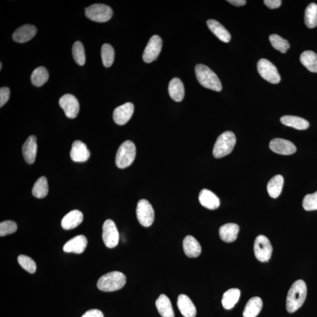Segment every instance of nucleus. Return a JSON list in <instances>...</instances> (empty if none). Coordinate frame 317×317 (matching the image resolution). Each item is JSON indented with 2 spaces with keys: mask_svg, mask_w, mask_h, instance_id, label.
I'll return each mask as SVG.
<instances>
[{
  "mask_svg": "<svg viewBox=\"0 0 317 317\" xmlns=\"http://www.w3.org/2000/svg\"><path fill=\"white\" fill-rule=\"evenodd\" d=\"M308 288L306 282L299 280L295 282L290 288L286 299V308L293 313L301 308L306 299Z\"/></svg>",
  "mask_w": 317,
  "mask_h": 317,
  "instance_id": "obj_1",
  "label": "nucleus"
},
{
  "mask_svg": "<svg viewBox=\"0 0 317 317\" xmlns=\"http://www.w3.org/2000/svg\"><path fill=\"white\" fill-rule=\"evenodd\" d=\"M195 74L200 85L209 90L220 92L222 86L220 80L213 70L203 64L195 67Z\"/></svg>",
  "mask_w": 317,
  "mask_h": 317,
  "instance_id": "obj_2",
  "label": "nucleus"
},
{
  "mask_svg": "<svg viewBox=\"0 0 317 317\" xmlns=\"http://www.w3.org/2000/svg\"><path fill=\"white\" fill-rule=\"evenodd\" d=\"M126 282V276L122 272H112L101 276L97 286L101 291L112 292L123 288Z\"/></svg>",
  "mask_w": 317,
  "mask_h": 317,
  "instance_id": "obj_3",
  "label": "nucleus"
},
{
  "mask_svg": "<svg viewBox=\"0 0 317 317\" xmlns=\"http://www.w3.org/2000/svg\"><path fill=\"white\" fill-rule=\"evenodd\" d=\"M236 143L235 134L231 131H226L218 138L214 145L213 154L216 158H222L230 154Z\"/></svg>",
  "mask_w": 317,
  "mask_h": 317,
  "instance_id": "obj_4",
  "label": "nucleus"
},
{
  "mask_svg": "<svg viewBox=\"0 0 317 317\" xmlns=\"http://www.w3.org/2000/svg\"><path fill=\"white\" fill-rule=\"evenodd\" d=\"M136 145L130 140H126L120 145L117 151L116 163L117 167L124 168L130 166L136 157Z\"/></svg>",
  "mask_w": 317,
  "mask_h": 317,
  "instance_id": "obj_5",
  "label": "nucleus"
},
{
  "mask_svg": "<svg viewBox=\"0 0 317 317\" xmlns=\"http://www.w3.org/2000/svg\"><path fill=\"white\" fill-rule=\"evenodd\" d=\"M87 18L97 22H106L112 18L113 12L108 6L103 4H95L86 9Z\"/></svg>",
  "mask_w": 317,
  "mask_h": 317,
  "instance_id": "obj_6",
  "label": "nucleus"
},
{
  "mask_svg": "<svg viewBox=\"0 0 317 317\" xmlns=\"http://www.w3.org/2000/svg\"><path fill=\"white\" fill-rule=\"evenodd\" d=\"M138 222L145 228L150 226L154 219V212L149 201L142 200L138 202L136 208Z\"/></svg>",
  "mask_w": 317,
  "mask_h": 317,
  "instance_id": "obj_7",
  "label": "nucleus"
},
{
  "mask_svg": "<svg viewBox=\"0 0 317 317\" xmlns=\"http://www.w3.org/2000/svg\"><path fill=\"white\" fill-rule=\"evenodd\" d=\"M258 70L263 79L272 84L280 82L281 77L274 64L266 59H261L258 63Z\"/></svg>",
  "mask_w": 317,
  "mask_h": 317,
  "instance_id": "obj_8",
  "label": "nucleus"
},
{
  "mask_svg": "<svg viewBox=\"0 0 317 317\" xmlns=\"http://www.w3.org/2000/svg\"><path fill=\"white\" fill-rule=\"evenodd\" d=\"M254 251L258 260L262 262H268L272 252V246L268 238L265 236H258L254 242Z\"/></svg>",
  "mask_w": 317,
  "mask_h": 317,
  "instance_id": "obj_9",
  "label": "nucleus"
},
{
  "mask_svg": "<svg viewBox=\"0 0 317 317\" xmlns=\"http://www.w3.org/2000/svg\"><path fill=\"white\" fill-rule=\"evenodd\" d=\"M102 239L108 248H116L120 240V234L116 224L110 219L104 222L102 227Z\"/></svg>",
  "mask_w": 317,
  "mask_h": 317,
  "instance_id": "obj_10",
  "label": "nucleus"
},
{
  "mask_svg": "<svg viewBox=\"0 0 317 317\" xmlns=\"http://www.w3.org/2000/svg\"><path fill=\"white\" fill-rule=\"evenodd\" d=\"M162 47V40L160 37L157 35L152 36L144 50L143 54L144 62L146 63H151L156 60L160 54Z\"/></svg>",
  "mask_w": 317,
  "mask_h": 317,
  "instance_id": "obj_11",
  "label": "nucleus"
},
{
  "mask_svg": "<svg viewBox=\"0 0 317 317\" xmlns=\"http://www.w3.org/2000/svg\"><path fill=\"white\" fill-rule=\"evenodd\" d=\"M59 104L65 112L66 116L70 119L76 118L80 111V104L75 96L72 94H66L59 100Z\"/></svg>",
  "mask_w": 317,
  "mask_h": 317,
  "instance_id": "obj_12",
  "label": "nucleus"
},
{
  "mask_svg": "<svg viewBox=\"0 0 317 317\" xmlns=\"http://www.w3.org/2000/svg\"><path fill=\"white\" fill-rule=\"evenodd\" d=\"M134 112L133 104L127 102L116 108L113 113L114 122L119 126L126 124L130 120Z\"/></svg>",
  "mask_w": 317,
  "mask_h": 317,
  "instance_id": "obj_13",
  "label": "nucleus"
},
{
  "mask_svg": "<svg viewBox=\"0 0 317 317\" xmlns=\"http://www.w3.org/2000/svg\"><path fill=\"white\" fill-rule=\"evenodd\" d=\"M269 147L274 152L282 155L292 154L296 150L294 144L282 138H276L272 140L270 142Z\"/></svg>",
  "mask_w": 317,
  "mask_h": 317,
  "instance_id": "obj_14",
  "label": "nucleus"
},
{
  "mask_svg": "<svg viewBox=\"0 0 317 317\" xmlns=\"http://www.w3.org/2000/svg\"><path fill=\"white\" fill-rule=\"evenodd\" d=\"M70 156L76 162H85L89 160L90 152L82 142L76 140L72 144Z\"/></svg>",
  "mask_w": 317,
  "mask_h": 317,
  "instance_id": "obj_15",
  "label": "nucleus"
},
{
  "mask_svg": "<svg viewBox=\"0 0 317 317\" xmlns=\"http://www.w3.org/2000/svg\"><path fill=\"white\" fill-rule=\"evenodd\" d=\"M87 244L88 240L86 236L78 235L67 242L64 246L63 250L66 252L80 254L85 251Z\"/></svg>",
  "mask_w": 317,
  "mask_h": 317,
  "instance_id": "obj_16",
  "label": "nucleus"
},
{
  "mask_svg": "<svg viewBox=\"0 0 317 317\" xmlns=\"http://www.w3.org/2000/svg\"><path fill=\"white\" fill-rule=\"evenodd\" d=\"M36 28L30 24L24 25L16 29L12 34L14 41L18 43L28 42L35 36Z\"/></svg>",
  "mask_w": 317,
  "mask_h": 317,
  "instance_id": "obj_17",
  "label": "nucleus"
},
{
  "mask_svg": "<svg viewBox=\"0 0 317 317\" xmlns=\"http://www.w3.org/2000/svg\"><path fill=\"white\" fill-rule=\"evenodd\" d=\"M198 200L204 207L209 210H216L220 206V202L219 198L214 192L206 188L200 191Z\"/></svg>",
  "mask_w": 317,
  "mask_h": 317,
  "instance_id": "obj_18",
  "label": "nucleus"
},
{
  "mask_svg": "<svg viewBox=\"0 0 317 317\" xmlns=\"http://www.w3.org/2000/svg\"><path fill=\"white\" fill-rule=\"evenodd\" d=\"M22 152L23 157L26 163H34L37 152L36 138L35 136L28 137L23 144Z\"/></svg>",
  "mask_w": 317,
  "mask_h": 317,
  "instance_id": "obj_19",
  "label": "nucleus"
},
{
  "mask_svg": "<svg viewBox=\"0 0 317 317\" xmlns=\"http://www.w3.org/2000/svg\"><path fill=\"white\" fill-rule=\"evenodd\" d=\"M177 305L180 313L184 317H195L196 316V308L188 296L180 295L178 296Z\"/></svg>",
  "mask_w": 317,
  "mask_h": 317,
  "instance_id": "obj_20",
  "label": "nucleus"
},
{
  "mask_svg": "<svg viewBox=\"0 0 317 317\" xmlns=\"http://www.w3.org/2000/svg\"><path fill=\"white\" fill-rule=\"evenodd\" d=\"M84 216L82 212L74 210L67 214L62 221V226L65 230H72L78 226L83 222Z\"/></svg>",
  "mask_w": 317,
  "mask_h": 317,
  "instance_id": "obj_21",
  "label": "nucleus"
},
{
  "mask_svg": "<svg viewBox=\"0 0 317 317\" xmlns=\"http://www.w3.org/2000/svg\"><path fill=\"white\" fill-rule=\"evenodd\" d=\"M183 247L185 254L190 258H196L200 256L202 252L201 246L193 236H187L183 242Z\"/></svg>",
  "mask_w": 317,
  "mask_h": 317,
  "instance_id": "obj_22",
  "label": "nucleus"
},
{
  "mask_svg": "<svg viewBox=\"0 0 317 317\" xmlns=\"http://www.w3.org/2000/svg\"><path fill=\"white\" fill-rule=\"evenodd\" d=\"M240 228L235 224H228L222 225L219 229V236L222 240L226 242H234L238 238Z\"/></svg>",
  "mask_w": 317,
  "mask_h": 317,
  "instance_id": "obj_23",
  "label": "nucleus"
},
{
  "mask_svg": "<svg viewBox=\"0 0 317 317\" xmlns=\"http://www.w3.org/2000/svg\"><path fill=\"white\" fill-rule=\"evenodd\" d=\"M207 25L209 30L220 40V41L228 43L231 40L230 34L216 20H208Z\"/></svg>",
  "mask_w": 317,
  "mask_h": 317,
  "instance_id": "obj_24",
  "label": "nucleus"
},
{
  "mask_svg": "<svg viewBox=\"0 0 317 317\" xmlns=\"http://www.w3.org/2000/svg\"><path fill=\"white\" fill-rule=\"evenodd\" d=\"M168 94L171 98L176 102H181L184 96L183 82L178 78H174L168 84Z\"/></svg>",
  "mask_w": 317,
  "mask_h": 317,
  "instance_id": "obj_25",
  "label": "nucleus"
},
{
  "mask_svg": "<svg viewBox=\"0 0 317 317\" xmlns=\"http://www.w3.org/2000/svg\"><path fill=\"white\" fill-rule=\"evenodd\" d=\"M156 306L158 313L162 317H174L172 306L170 298L166 295L161 294L156 301Z\"/></svg>",
  "mask_w": 317,
  "mask_h": 317,
  "instance_id": "obj_26",
  "label": "nucleus"
},
{
  "mask_svg": "<svg viewBox=\"0 0 317 317\" xmlns=\"http://www.w3.org/2000/svg\"><path fill=\"white\" fill-rule=\"evenodd\" d=\"M262 308V302L258 296L250 299L244 309V317H256L260 312Z\"/></svg>",
  "mask_w": 317,
  "mask_h": 317,
  "instance_id": "obj_27",
  "label": "nucleus"
},
{
  "mask_svg": "<svg viewBox=\"0 0 317 317\" xmlns=\"http://www.w3.org/2000/svg\"><path fill=\"white\" fill-rule=\"evenodd\" d=\"M280 121L284 126L292 127L298 130H306L310 126V124L308 120L301 117L296 116H283L281 118Z\"/></svg>",
  "mask_w": 317,
  "mask_h": 317,
  "instance_id": "obj_28",
  "label": "nucleus"
},
{
  "mask_svg": "<svg viewBox=\"0 0 317 317\" xmlns=\"http://www.w3.org/2000/svg\"><path fill=\"white\" fill-rule=\"evenodd\" d=\"M240 296V290L232 288L224 293L222 298V305L226 310H231L238 302Z\"/></svg>",
  "mask_w": 317,
  "mask_h": 317,
  "instance_id": "obj_29",
  "label": "nucleus"
},
{
  "mask_svg": "<svg viewBox=\"0 0 317 317\" xmlns=\"http://www.w3.org/2000/svg\"><path fill=\"white\" fill-rule=\"evenodd\" d=\"M283 184H284V178L282 175H276L272 178L268 184V192L272 198H278L281 194Z\"/></svg>",
  "mask_w": 317,
  "mask_h": 317,
  "instance_id": "obj_30",
  "label": "nucleus"
},
{
  "mask_svg": "<svg viewBox=\"0 0 317 317\" xmlns=\"http://www.w3.org/2000/svg\"><path fill=\"white\" fill-rule=\"evenodd\" d=\"M300 62L310 72H317V54L312 50H306L300 56Z\"/></svg>",
  "mask_w": 317,
  "mask_h": 317,
  "instance_id": "obj_31",
  "label": "nucleus"
},
{
  "mask_svg": "<svg viewBox=\"0 0 317 317\" xmlns=\"http://www.w3.org/2000/svg\"><path fill=\"white\" fill-rule=\"evenodd\" d=\"M49 79L48 70L45 67L40 66L34 70L31 76L32 82L34 86L40 87L44 85Z\"/></svg>",
  "mask_w": 317,
  "mask_h": 317,
  "instance_id": "obj_32",
  "label": "nucleus"
},
{
  "mask_svg": "<svg viewBox=\"0 0 317 317\" xmlns=\"http://www.w3.org/2000/svg\"><path fill=\"white\" fill-rule=\"evenodd\" d=\"M48 193V184L46 178L44 176L40 178L36 182L32 190L34 196L42 198L46 196Z\"/></svg>",
  "mask_w": 317,
  "mask_h": 317,
  "instance_id": "obj_33",
  "label": "nucleus"
},
{
  "mask_svg": "<svg viewBox=\"0 0 317 317\" xmlns=\"http://www.w3.org/2000/svg\"><path fill=\"white\" fill-rule=\"evenodd\" d=\"M305 24L309 28H314L317 26V4L311 3L305 11Z\"/></svg>",
  "mask_w": 317,
  "mask_h": 317,
  "instance_id": "obj_34",
  "label": "nucleus"
},
{
  "mask_svg": "<svg viewBox=\"0 0 317 317\" xmlns=\"http://www.w3.org/2000/svg\"><path fill=\"white\" fill-rule=\"evenodd\" d=\"M101 57L103 65L106 68L112 66L114 59V50L108 44H104L101 48Z\"/></svg>",
  "mask_w": 317,
  "mask_h": 317,
  "instance_id": "obj_35",
  "label": "nucleus"
},
{
  "mask_svg": "<svg viewBox=\"0 0 317 317\" xmlns=\"http://www.w3.org/2000/svg\"><path fill=\"white\" fill-rule=\"evenodd\" d=\"M270 42L274 48L282 54L286 53L290 48V44L288 40L282 38V36L272 34L269 36Z\"/></svg>",
  "mask_w": 317,
  "mask_h": 317,
  "instance_id": "obj_36",
  "label": "nucleus"
},
{
  "mask_svg": "<svg viewBox=\"0 0 317 317\" xmlns=\"http://www.w3.org/2000/svg\"><path fill=\"white\" fill-rule=\"evenodd\" d=\"M72 56L74 60L79 66H82L86 64L85 50H84V47L82 42H76L74 44Z\"/></svg>",
  "mask_w": 317,
  "mask_h": 317,
  "instance_id": "obj_37",
  "label": "nucleus"
},
{
  "mask_svg": "<svg viewBox=\"0 0 317 317\" xmlns=\"http://www.w3.org/2000/svg\"><path fill=\"white\" fill-rule=\"evenodd\" d=\"M18 262L25 270L30 273H34L36 270V263L28 256L20 255L18 257Z\"/></svg>",
  "mask_w": 317,
  "mask_h": 317,
  "instance_id": "obj_38",
  "label": "nucleus"
},
{
  "mask_svg": "<svg viewBox=\"0 0 317 317\" xmlns=\"http://www.w3.org/2000/svg\"><path fill=\"white\" fill-rule=\"evenodd\" d=\"M302 206L306 211L317 210V191L306 196L302 201Z\"/></svg>",
  "mask_w": 317,
  "mask_h": 317,
  "instance_id": "obj_39",
  "label": "nucleus"
},
{
  "mask_svg": "<svg viewBox=\"0 0 317 317\" xmlns=\"http://www.w3.org/2000/svg\"><path fill=\"white\" fill-rule=\"evenodd\" d=\"M18 230L16 222L12 220H6L0 224V236L1 237L14 234Z\"/></svg>",
  "mask_w": 317,
  "mask_h": 317,
  "instance_id": "obj_40",
  "label": "nucleus"
},
{
  "mask_svg": "<svg viewBox=\"0 0 317 317\" xmlns=\"http://www.w3.org/2000/svg\"><path fill=\"white\" fill-rule=\"evenodd\" d=\"M10 90L8 87H2L0 89V107H2L8 102L10 98Z\"/></svg>",
  "mask_w": 317,
  "mask_h": 317,
  "instance_id": "obj_41",
  "label": "nucleus"
},
{
  "mask_svg": "<svg viewBox=\"0 0 317 317\" xmlns=\"http://www.w3.org/2000/svg\"><path fill=\"white\" fill-rule=\"evenodd\" d=\"M82 317H104L102 312L97 309L90 310Z\"/></svg>",
  "mask_w": 317,
  "mask_h": 317,
  "instance_id": "obj_42",
  "label": "nucleus"
},
{
  "mask_svg": "<svg viewBox=\"0 0 317 317\" xmlns=\"http://www.w3.org/2000/svg\"><path fill=\"white\" fill-rule=\"evenodd\" d=\"M282 2L280 0H264V4L270 9H276L280 8Z\"/></svg>",
  "mask_w": 317,
  "mask_h": 317,
  "instance_id": "obj_43",
  "label": "nucleus"
},
{
  "mask_svg": "<svg viewBox=\"0 0 317 317\" xmlns=\"http://www.w3.org/2000/svg\"><path fill=\"white\" fill-rule=\"evenodd\" d=\"M228 2L237 6H244L246 4V2H247L245 0H228Z\"/></svg>",
  "mask_w": 317,
  "mask_h": 317,
  "instance_id": "obj_44",
  "label": "nucleus"
},
{
  "mask_svg": "<svg viewBox=\"0 0 317 317\" xmlns=\"http://www.w3.org/2000/svg\"><path fill=\"white\" fill-rule=\"evenodd\" d=\"M2 70V63H0V70Z\"/></svg>",
  "mask_w": 317,
  "mask_h": 317,
  "instance_id": "obj_45",
  "label": "nucleus"
}]
</instances>
